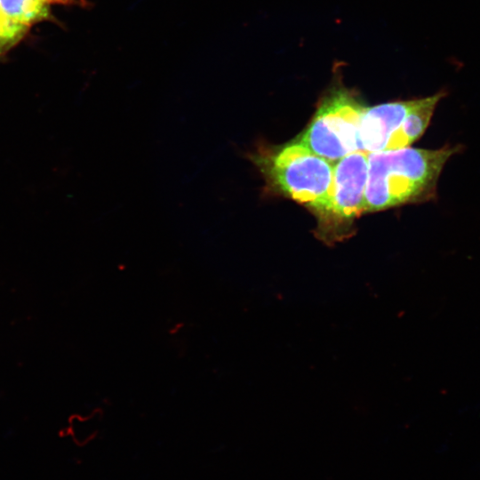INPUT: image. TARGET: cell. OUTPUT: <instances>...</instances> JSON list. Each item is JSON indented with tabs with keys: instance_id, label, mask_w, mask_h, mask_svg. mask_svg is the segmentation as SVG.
I'll return each instance as SVG.
<instances>
[{
	"instance_id": "1",
	"label": "cell",
	"mask_w": 480,
	"mask_h": 480,
	"mask_svg": "<svg viewBox=\"0 0 480 480\" xmlns=\"http://www.w3.org/2000/svg\"><path fill=\"white\" fill-rule=\"evenodd\" d=\"M460 150V145H445L368 152L364 212L432 199L445 164Z\"/></svg>"
},
{
	"instance_id": "2",
	"label": "cell",
	"mask_w": 480,
	"mask_h": 480,
	"mask_svg": "<svg viewBox=\"0 0 480 480\" xmlns=\"http://www.w3.org/2000/svg\"><path fill=\"white\" fill-rule=\"evenodd\" d=\"M247 157L256 166L270 194L307 207L314 216L326 206L334 164L292 140L278 145H259Z\"/></svg>"
},
{
	"instance_id": "3",
	"label": "cell",
	"mask_w": 480,
	"mask_h": 480,
	"mask_svg": "<svg viewBox=\"0 0 480 480\" xmlns=\"http://www.w3.org/2000/svg\"><path fill=\"white\" fill-rule=\"evenodd\" d=\"M364 108L354 91L340 83L334 84L321 98L312 119L295 140L335 164L359 150L358 130Z\"/></svg>"
},
{
	"instance_id": "4",
	"label": "cell",
	"mask_w": 480,
	"mask_h": 480,
	"mask_svg": "<svg viewBox=\"0 0 480 480\" xmlns=\"http://www.w3.org/2000/svg\"><path fill=\"white\" fill-rule=\"evenodd\" d=\"M367 152L357 150L333 165L329 200L316 214L315 235L331 244L348 237L354 232L355 220L364 212L367 182Z\"/></svg>"
},
{
	"instance_id": "5",
	"label": "cell",
	"mask_w": 480,
	"mask_h": 480,
	"mask_svg": "<svg viewBox=\"0 0 480 480\" xmlns=\"http://www.w3.org/2000/svg\"><path fill=\"white\" fill-rule=\"evenodd\" d=\"M415 100H398L364 108L359 124V150L386 149L391 136L399 129Z\"/></svg>"
},
{
	"instance_id": "6",
	"label": "cell",
	"mask_w": 480,
	"mask_h": 480,
	"mask_svg": "<svg viewBox=\"0 0 480 480\" xmlns=\"http://www.w3.org/2000/svg\"><path fill=\"white\" fill-rule=\"evenodd\" d=\"M445 96L444 92L415 99L399 129L389 139L386 149L410 147L419 140L428 128L438 102Z\"/></svg>"
},
{
	"instance_id": "7",
	"label": "cell",
	"mask_w": 480,
	"mask_h": 480,
	"mask_svg": "<svg viewBox=\"0 0 480 480\" xmlns=\"http://www.w3.org/2000/svg\"><path fill=\"white\" fill-rule=\"evenodd\" d=\"M48 4L43 0H0V9L6 19L27 28L49 19Z\"/></svg>"
},
{
	"instance_id": "8",
	"label": "cell",
	"mask_w": 480,
	"mask_h": 480,
	"mask_svg": "<svg viewBox=\"0 0 480 480\" xmlns=\"http://www.w3.org/2000/svg\"><path fill=\"white\" fill-rule=\"evenodd\" d=\"M28 28L11 22L0 9V55L16 44Z\"/></svg>"
},
{
	"instance_id": "9",
	"label": "cell",
	"mask_w": 480,
	"mask_h": 480,
	"mask_svg": "<svg viewBox=\"0 0 480 480\" xmlns=\"http://www.w3.org/2000/svg\"><path fill=\"white\" fill-rule=\"evenodd\" d=\"M44 1L45 3L47 4H51V3H62V4H66V3H72L74 0H43Z\"/></svg>"
}]
</instances>
